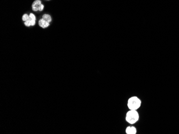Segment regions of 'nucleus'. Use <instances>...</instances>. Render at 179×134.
I'll use <instances>...</instances> for the list:
<instances>
[{
	"label": "nucleus",
	"instance_id": "1",
	"mask_svg": "<svg viewBox=\"0 0 179 134\" xmlns=\"http://www.w3.org/2000/svg\"><path fill=\"white\" fill-rule=\"evenodd\" d=\"M141 105V101L136 96L130 97L128 101V107L131 110H137Z\"/></svg>",
	"mask_w": 179,
	"mask_h": 134
},
{
	"label": "nucleus",
	"instance_id": "2",
	"mask_svg": "<svg viewBox=\"0 0 179 134\" xmlns=\"http://www.w3.org/2000/svg\"><path fill=\"white\" fill-rule=\"evenodd\" d=\"M126 121L130 124H134L139 119V114L136 110H131L127 112L126 118Z\"/></svg>",
	"mask_w": 179,
	"mask_h": 134
},
{
	"label": "nucleus",
	"instance_id": "3",
	"mask_svg": "<svg viewBox=\"0 0 179 134\" xmlns=\"http://www.w3.org/2000/svg\"><path fill=\"white\" fill-rule=\"evenodd\" d=\"M32 8L34 11H41L44 9V5L42 4L40 0H36L32 4Z\"/></svg>",
	"mask_w": 179,
	"mask_h": 134
},
{
	"label": "nucleus",
	"instance_id": "4",
	"mask_svg": "<svg viewBox=\"0 0 179 134\" xmlns=\"http://www.w3.org/2000/svg\"><path fill=\"white\" fill-rule=\"evenodd\" d=\"M29 18L28 19V20H27L26 22H24V24L26 26L29 27L31 26H34L36 24V16H34L33 14H30L29 15Z\"/></svg>",
	"mask_w": 179,
	"mask_h": 134
},
{
	"label": "nucleus",
	"instance_id": "5",
	"mask_svg": "<svg viewBox=\"0 0 179 134\" xmlns=\"http://www.w3.org/2000/svg\"><path fill=\"white\" fill-rule=\"evenodd\" d=\"M39 25L43 28L48 27L49 26V23L46 22L44 19H41L39 21Z\"/></svg>",
	"mask_w": 179,
	"mask_h": 134
},
{
	"label": "nucleus",
	"instance_id": "6",
	"mask_svg": "<svg viewBox=\"0 0 179 134\" xmlns=\"http://www.w3.org/2000/svg\"><path fill=\"white\" fill-rule=\"evenodd\" d=\"M126 131L127 134H135L137 131L134 127H128Z\"/></svg>",
	"mask_w": 179,
	"mask_h": 134
},
{
	"label": "nucleus",
	"instance_id": "7",
	"mask_svg": "<svg viewBox=\"0 0 179 134\" xmlns=\"http://www.w3.org/2000/svg\"><path fill=\"white\" fill-rule=\"evenodd\" d=\"M42 18L44 19L45 20H46V22L50 23V22H52V18L51 17V16L48 14H45V15L42 16Z\"/></svg>",
	"mask_w": 179,
	"mask_h": 134
},
{
	"label": "nucleus",
	"instance_id": "8",
	"mask_svg": "<svg viewBox=\"0 0 179 134\" xmlns=\"http://www.w3.org/2000/svg\"><path fill=\"white\" fill-rule=\"evenodd\" d=\"M29 15H27V14H24V15L23 16L22 20L25 22H26L27 20H28V19L29 18Z\"/></svg>",
	"mask_w": 179,
	"mask_h": 134
},
{
	"label": "nucleus",
	"instance_id": "9",
	"mask_svg": "<svg viewBox=\"0 0 179 134\" xmlns=\"http://www.w3.org/2000/svg\"><path fill=\"white\" fill-rule=\"evenodd\" d=\"M47 1H49V0H47Z\"/></svg>",
	"mask_w": 179,
	"mask_h": 134
}]
</instances>
